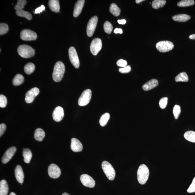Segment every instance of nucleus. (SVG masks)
Instances as JSON below:
<instances>
[{
    "label": "nucleus",
    "mask_w": 195,
    "mask_h": 195,
    "mask_svg": "<svg viewBox=\"0 0 195 195\" xmlns=\"http://www.w3.org/2000/svg\"><path fill=\"white\" fill-rule=\"evenodd\" d=\"M35 65L32 63H29L26 64L24 68L25 73L29 75L33 73L35 70Z\"/></svg>",
    "instance_id": "7c9ffc66"
},
{
    "label": "nucleus",
    "mask_w": 195,
    "mask_h": 195,
    "mask_svg": "<svg viewBox=\"0 0 195 195\" xmlns=\"http://www.w3.org/2000/svg\"><path fill=\"white\" fill-rule=\"evenodd\" d=\"M48 172L50 177L54 179L59 178L61 173L59 167L54 164L50 165L48 168Z\"/></svg>",
    "instance_id": "f8f14e48"
},
{
    "label": "nucleus",
    "mask_w": 195,
    "mask_h": 195,
    "mask_svg": "<svg viewBox=\"0 0 195 195\" xmlns=\"http://www.w3.org/2000/svg\"><path fill=\"white\" fill-rule=\"evenodd\" d=\"M110 118V114L109 113H106L102 115L100 118L99 123L102 126H105Z\"/></svg>",
    "instance_id": "2f4dec72"
},
{
    "label": "nucleus",
    "mask_w": 195,
    "mask_h": 195,
    "mask_svg": "<svg viewBox=\"0 0 195 195\" xmlns=\"http://www.w3.org/2000/svg\"><path fill=\"white\" fill-rule=\"evenodd\" d=\"M181 112V107L180 106L175 105L173 109V114L176 119H177Z\"/></svg>",
    "instance_id": "e433bc0d"
},
{
    "label": "nucleus",
    "mask_w": 195,
    "mask_h": 195,
    "mask_svg": "<svg viewBox=\"0 0 195 195\" xmlns=\"http://www.w3.org/2000/svg\"><path fill=\"white\" fill-rule=\"evenodd\" d=\"M189 39H195V34H193V35H191L189 37Z\"/></svg>",
    "instance_id": "de8ad7c7"
},
{
    "label": "nucleus",
    "mask_w": 195,
    "mask_h": 195,
    "mask_svg": "<svg viewBox=\"0 0 195 195\" xmlns=\"http://www.w3.org/2000/svg\"><path fill=\"white\" fill-rule=\"evenodd\" d=\"M116 64L118 67L123 68L127 66V62L125 60L120 59L118 60Z\"/></svg>",
    "instance_id": "79ce46f5"
},
{
    "label": "nucleus",
    "mask_w": 195,
    "mask_h": 195,
    "mask_svg": "<svg viewBox=\"0 0 195 195\" xmlns=\"http://www.w3.org/2000/svg\"><path fill=\"white\" fill-rule=\"evenodd\" d=\"M24 78L23 76L21 74H17L16 75L13 80V83L14 86H18L21 85L23 83Z\"/></svg>",
    "instance_id": "c85d7f7f"
},
{
    "label": "nucleus",
    "mask_w": 195,
    "mask_h": 195,
    "mask_svg": "<svg viewBox=\"0 0 195 195\" xmlns=\"http://www.w3.org/2000/svg\"><path fill=\"white\" fill-rule=\"evenodd\" d=\"M103 28L106 33L108 34L111 33L113 30V26L110 22L106 21L104 24Z\"/></svg>",
    "instance_id": "72a5a7b5"
},
{
    "label": "nucleus",
    "mask_w": 195,
    "mask_h": 195,
    "mask_svg": "<svg viewBox=\"0 0 195 195\" xmlns=\"http://www.w3.org/2000/svg\"><path fill=\"white\" fill-rule=\"evenodd\" d=\"M184 137L188 141L195 143V132L193 131H188L184 134Z\"/></svg>",
    "instance_id": "c756f323"
},
{
    "label": "nucleus",
    "mask_w": 195,
    "mask_h": 195,
    "mask_svg": "<svg viewBox=\"0 0 195 195\" xmlns=\"http://www.w3.org/2000/svg\"><path fill=\"white\" fill-rule=\"evenodd\" d=\"M118 23L120 24L124 25L126 23V20L125 19L118 20Z\"/></svg>",
    "instance_id": "49530a36"
},
{
    "label": "nucleus",
    "mask_w": 195,
    "mask_h": 195,
    "mask_svg": "<svg viewBox=\"0 0 195 195\" xmlns=\"http://www.w3.org/2000/svg\"><path fill=\"white\" fill-rule=\"evenodd\" d=\"M16 13L17 16L20 17H25L28 20H31L32 19V15L29 12L26 11L22 9L16 11Z\"/></svg>",
    "instance_id": "bb28decb"
},
{
    "label": "nucleus",
    "mask_w": 195,
    "mask_h": 195,
    "mask_svg": "<svg viewBox=\"0 0 195 195\" xmlns=\"http://www.w3.org/2000/svg\"><path fill=\"white\" fill-rule=\"evenodd\" d=\"M27 3L25 0H18L17 5L14 7V9L17 11L22 10L24 7Z\"/></svg>",
    "instance_id": "f704fd0d"
},
{
    "label": "nucleus",
    "mask_w": 195,
    "mask_h": 195,
    "mask_svg": "<svg viewBox=\"0 0 195 195\" xmlns=\"http://www.w3.org/2000/svg\"><path fill=\"white\" fill-rule=\"evenodd\" d=\"M69 57L70 61L74 67L78 68L80 67V61L79 58L75 48L70 47L68 51Z\"/></svg>",
    "instance_id": "6e6552de"
},
{
    "label": "nucleus",
    "mask_w": 195,
    "mask_h": 195,
    "mask_svg": "<svg viewBox=\"0 0 195 195\" xmlns=\"http://www.w3.org/2000/svg\"><path fill=\"white\" fill-rule=\"evenodd\" d=\"M71 148L73 152H79L82 151L83 149V146L80 141L77 139L73 138L71 140Z\"/></svg>",
    "instance_id": "dca6fc26"
},
{
    "label": "nucleus",
    "mask_w": 195,
    "mask_h": 195,
    "mask_svg": "<svg viewBox=\"0 0 195 195\" xmlns=\"http://www.w3.org/2000/svg\"><path fill=\"white\" fill-rule=\"evenodd\" d=\"M9 29V26L7 24L5 23L0 24V35H2L6 33Z\"/></svg>",
    "instance_id": "c9c22d12"
},
{
    "label": "nucleus",
    "mask_w": 195,
    "mask_h": 195,
    "mask_svg": "<svg viewBox=\"0 0 195 195\" xmlns=\"http://www.w3.org/2000/svg\"><path fill=\"white\" fill-rule=\"evenodd\" d=\"M49 6L52 11L58 13L60 9L59 2L58 0H50L49 1Z\"/></svg>",
    "instance_id": "aec40b11"
},
{
    "label": "nucleus",
    "mask_w": 195,
    "mask_h": 195,
    "mask_svg": "<svg viewBox=\"0 0 195 195\" xmlns=\"http://www.w3.org/2000/svg\"><path fill=\"white\" fill-rule=\"evenodd\" d=\"M110 11L112 15L115 17H118L120 14L121 9L115 3H112L111 5Z\"/></svg>",
    "instance_id": "a878e982"
},
{
    "label": "nucleus",
    "mask_w": 195,
    "mask_h": 195,
    "mask_svg": "<svg viewBox=\"0 0 195 195\" xmlns=\"http://www.w3.org/2000/svg\"><path fill=\"white\" fill-rule=\"evenodd\" d=\"M156 47L159 51L162 53H166L173 49L174 45L171 41H162L156 43Z\"/></svg>",
    "instance_id": "39448f33"
},
{
    "label": "nucleus",
    "mask_w": 195,
    "mask_h": 195,
    "mask_svg": "<svg viewBox=\"0 0 195 195\" xmlns=\"http://www.w3.org/2000/svg\"><path fill=\"white\" fill-rule=\"evenodd\" d=\"M9 195H17L14 193L11 192L10 194H9Z\"/></svg>",
    "instance_id": "8fccbe9b"
},
{
    "label": "nucleus",
    "mask_w": 195,
    "mask_h": 195,
    "mask_svg": "<svg viewBox=\"0 0 195 195\" xmlns=\"http://www.w3.org/2000/svg\"><path fill=\"white\" fill-rule=\"evenodd\" d=\"M65 71L64 64L61 62H58L55 64L53 74V79L56 82H59L63 77Z\"/></svg>",
    "instance_id": "f257e3e1"
},
{
    "label": "nucleus",
    "mask_w": 195,
    "mask_h": 195,
    "mask_svg": "<svg viewBox=\"0 0 195 195\" xmlns=\"http://www.w3.org/2000/svg\"><path fill=\"white\" fill-rule=\"evenodd\" d=\"M39 93V90L37 88H34L29 90L26 94L25 100L28 103H32L36 96Z\"/></svg>",
    "instance_id": "ddd939ff"
},
{
    "label": "nucleus",
    "mask_w": 195,
    "mask_h": 195,
    "mask_svg": "<svg viewBox=\"0 0 195 195\" xmlns=\"http://www.w3.org/2000/svg\"><path fill=\"white\" fill-rule=\"evenodd\" d=\"M64 116V111L63 108L60 106L55 108L54 111L53 119L55 122H59L63 119Z\"/></svg>",
    "instance_id": "2eb2a0df"
},
{
    "label": "nucleus",
    "mask_w": 195,
    "mask_h": 195,
    "mask_svg": "<svg viewBox=\"0 0 195 195\" xmlns=\"http://www.w3.org/2000/svg\"><path fill=\"white\" fill-rule=\"evenodd\" d=\"M17 148L15 146L11 147L6 150L2 158V162L3 164H6L11 159L14 155Z\"/></svg>",
    "instance_id": "4468645a"
},
{
    "label": "nucleus",
    "mask_w": 195,
    "mask_h": 195,
    "mask_svg": "<svg viewBox=\"0 0 195 195\" xmlns=\"http://www.w3.org/2000/svg\"><path fill=\"white\" fill-rule=\"evenodd\" d=\"M98 18L96 16H94L89 20L87 25L86 33L88 37H91L93 35L97 25Z\"/></svg>",
    "instance_id": "1a4fd4ad"
},
{
    "label": "nucleus",
    "mask_w": 195,
    "mask_h": 195,
    "mask_svg": "<svg viewBox=\"0 0 195 195\" xmlns=\"http://www.w3.org/2000/svg\"><path fill=\"white\" fill-rule=\"evenodd\" d=\"M23 155L24 157V161L26 163H29L32 157V152L29 148H24Z\"/></svg>",
    "instance_id": "b1692460"
},
{
    "label": "nucleus",
    "mask_w": 195,
    "mask_h": 195,
    "mask_svg": "<svg viewBox=\"0 0 195 195\" xmlns=\"http://www.w3.org/2000/svg\"><path fill=\"white\" fill-rule=\"evenodd\" d=\"M166 3L165 0H154L152 2V7L154 9H158L163 7Z\"/></svg>",
    "instance_id": "cd10ccee"
},
{
    "label": "nucleus",
    "mask_w": 195,
    "mask_h": 195,
    "mask_svg": "<svg viewBox=\"0 0 195 195\" xmlns=\"http://www.w3.org/2000/svg\"><path fill=\"white\" fill-rule=\"evenodd\" d=\"M20 37L21 39L26 41H33L37 39V36L35 32L32 30L25 29L22 30Z\"/></svg>",
    "instance_id": "0eeeda50"
},
{
    "label": "nucleus",
    "mask_w": 195,
    "mask_h": 195,
    "mask_svg": "<svg viewBox=\"0 0 195 195\" xmlns=\"http://www.w3.org/2000/svg\"><path fill=\"white\" fill-rule=\"evenodd\" d=\"M102 169L107 177L110 180H113L115 177V171L112 165L106 161H104L102 164Z\"/></svg>",
    "instance_id": "20e7f679"
},
{
    "label": "nucleus",
    "mask_w": 195,
    "mask_h": 195,
    "mask_svg": "<svg viewBox=\"0 0 195 195\" xmlns=\"http://www.w3.org/2000/svg\"><path fill=\"white\" fill-rule=\"evenodd\" d=\"M144 1H145L144 0H136V2L137 3L139 4Z\"/></svg>",
    "instance_id": "09e8293b"
},
{
    "label": "nucleus",
    "mask_w": 195,
    "mask_h": 195,
    "mask_svg": "<svg viewBox=\"0 0 195 195\" xmlns=\"http://www.w3.org/2000/svg\"><path fill=\"white\" fill-rule=\"evenodd\" d=\"M131 67L130 66H126V67L119 69V71L121 73H129L131 71Z\"/></svg>",
    "instance_id": "ea45409f"
},
{
    "label": "nucleus",
    "mask_w": 195,
    "mask_h": 195,
    "mask_svg": "<svg viewBox=\"0 0 195 195\" xmlns=\"http://www.w3.org/2000/svg\"><path fill=\"white\" fill-rule=\"evenodd\" d=\"M187 192L189 193H192L195 192V177L193 179L192 183L189 187Z\"/></svg>",
    "instance_id": "a19ab883"
},
{
    "label": "nucleus",
    "mask_w": 195,
    "mask_h": 195,
    "mask_svg": "<svg viewBox=\"0 0 195 195\" xmlns=\"http://www.w3.org/2000/svg\"><path fill=\"white\" fill-rule=\"evenodd\" d=\"M6 129V126L5 124L2 123L0 125V136L1 137L3 135Z\"/></svg>",
    "instance_id": "37998d69"
},
{
    "label": "nucleus",
    "mask_w": 195,
    "mask_h": 195,
    "mask_svg": "<svg viewBox=\"0 0 195 195\" xmlns=\"http://www.w3.org/2000/svg\"><path fill=\"white\" fill-rule=\"evenodd\" d=\"M137 175L139 183L141 185L145 184L149 176V170L148 167L145 164L141 165L138 169Z\"/></svg>",
    "instance_id": "f03ea898"
},
{
    "label": "nucleus",
    "mask_w": 195,
    "mask_h": 195,
    "mask_svg": "<svg viewBox=\"0 0 195 195\" xmlns=\"http://www.w3.org/2000/svg\"><path fill=\"white\" fill-rule=\"evenodd\" d=\"M102 48L101 40L99 38H95L92 40L90 46L91 53L94 55H96L101 50Z\"/></svg>",
    "instance_id": "9d476101"
},
{
    "label": "nucleus",
    "mask_w": 195,
    "mask_h": 195,
    "mask_svg": "<svg viewBox=\"0 0 195 195\" xmlns=\"http://www.w3.org/2000/svg\"><path fill=\"white\" fill-rule=\"evenodd\" d=\"M159 84L158 80L155 79H152L147 82L142 86L143 89L144 91H148L157 86Z\"/></svg>",
    "instance_id": "6ab92c4d"
},
{
    "label": "nucleus",
    "mask_w": 195,
    "mask_h": 195,
    "mask_svg": "<svg viewBox=\"0 0 195 195\" xmlns=\"http://www.w3.org/2000/svg\"><path fill=\"white\" fill-rule=\"evenodd\" d=\"M190 18L189 15L186 14H178L173 16L172 17V19L176 21L185 22L189 20Z\"/></svg>",
    "instance_id": "4be33fe9"
},
{
    "label": "nucleus",
    "mask_w": 195,
    "mask_h": 195,
    "mask_svg": "<svg viewBox=\"0 0 195 195\" xmlns=\"http://www.w3.org/2000/svg\"><path fill=\"white\" fill-rule=\"evenodd\" d=\"M92 96L91 90L87 89L84 91L78 100V104L80 106L87 105L89 103Z\"/></svg>",
    "instance_id": "423d86ee"
},
{
    "label": "nucleus",
    "mask_w": 195,
    "mask_h": 195,
    "mask_svg": "<svg viewBox=\"0 0 195 195\" xmlns=\"http://www.w3.org/2000/svg\"><path fill=\"white\" fill-rule=\"evenodd\" d=\"M175 80L177 82H187L189 81L188 76L186 72H182L176 76Z\"/></svg>",
    "instance_id": "393cba45"
},
{
    "label": "nucleus",
    "mask_w": 195,
    "mask_h": 195,
    "mask_svg": "<svg viewBox=\"0 0 195 195\" xmlns=\"http://www.w3.org/2000/svg\"><path fill=\"white\" fill-rule=\"evenodd\" d=\"M45 136V132L41 128H37L35 130L34 134V138L36 140L42 141Z\"/></svg>",
    "instance_id": "412c9836"
},
{
    "label": "nucleus",
    "mask_w": 195,
    "mask_h": 195,
    "mask_svg": "<svg viewBox=\"0 0 195 195\" xmlns=\"http://www.w3.org/2000/svg\"><path fill=\"white\" fill-rule=\"evenodd\" d=\"M7 104V99L5 96L1 94L0 95V107L5 108Z\"/></svg>",
    "instance_id": "4c0bfd02"
},
{
    "label": "nucleus",
    "mask_w": 195,
    "mask_h": 195,
    "mask_svg": "<svg viewBox=\"0 0 195 195\" xmlns=\"http://www.w3.org/2000/svg\"><path fill=\"white\" fill-rule=\"evenodd\" d=\"M15 176L18 182L21 184H23L24 182V176L23 169L20 165H17L15 168Z\"/></svg>",
    "instance_id": "a211bd4d"
},
{
    "label": "nucleus",
    "mask_w": 195,
    "mask_h": 195,
    "mask_svg": "<svg viewBox=\"0 0 195 195\" xmlns=\"http://www.w3.org/2000/svg\"><path fill=\"white\" fill-rule=\"evenodd\" d=\"M62 195H70L69 194H68L67 193H64Z\"/></svg>",
    "instance_id": "3c124183"
},
{
    "label": "nucleus",
    "mask_w": 195,
    "mask_h": 195,
    "mask_svg": "<svg viewBox=\"0 0 195 195\" xmlns=\"http://www.w3.org/2000/svg\"><path fill=\"white\" fill-rule=\"evenodd\" d=\"M9 192V186L6 181L2 180L0 182V195H7Z\"/></svg>",
    "instance_id": "5701e85b"
},
{
    "label": "nucleus",
    "mask_w": 195,
    "mask_h": 195,
    "mask_svg": "<svg viewBox=\"0 0 195 195\" xmlns=\"http://www.w3.org/2000/svg\"><path fill=\"white\" fill-rule=\"evenodd\" d=\"M114 33L115 34H122L123 33L122 30L120 28H116L114 29Z\"/></svg>",
    "instance_id": "a18cd8bd"
},
{
    "label": "nucleus",
    "mask_w": 195,
    "mask_h": 195,
    "mask_svg": "<svg viewBox=\"0 0 195 195\" xmlns=\"http://www.w3.org/2000/svg\"><path fill=\"white\" fill-rule=\"evenodd\" d=\"M85 1L78 0L75 4L74 7L73 15L74 17H77L80 14L84 7Z\"/></svg>",
    "instance_id": "f3484780"
},
{
    "label": "nucleus",
    "mask_w": 195,
    "mask_h": 195,
    "mask_svg": "<svg viewBox=\"0 0 195 195\" xmlns=\"http://www.w3.org/2000/svg\"><path fill=\"white\" fill-rule=\"evenodd\" d=\"M80 180L84 186L93 188L95 186L96 182L92 177L87 174H83L80 177Z\"/></svg>",
    "instance_id": "9b49d317"
},
{
    "label": "nucleus",
    "mask_w": 195,
    "mask_h": 195,
    "mask_svg": "<svg viewBox=\"0 0 195 195\" xmlns=\"http://www.w3.org/2000/svg\"><path fill=\"white\" fill-rule=\"evenodd\" d=\"M45 7L43 5H42L41 6L38 7L35 9V14L40 13L42 12L45 10Z\"/></svg>",
    "instance_id": "c03bdc74"
},
{
    "label": "nucleus",
    "mask_w": 195,
    "mask_h": 195,
    "mask_svg": "<svg viewBox=\"0 0 195 195\" xmlns=\"http://www.w3.org/2000/svg\"><path fill=\"white\" fill-rule=\"evenodd\" d=\"M195 3L193 0H183L179 2L178 6L180 7H186L193 6Z\"/></svg>",
    "instance_id": "473e14b6"
},
{
    "label": "nucleus",
    "mask_w": 195,
    "mask_h": 195,
    "mask_svg": "<svg viewBox=\"0 0 195 195\" xmlns=\"http://www.w3.org/2000/svg\"><path fill=\"white\" fill-rule=\"evenodd\" d=\"M168 103V98L163 97L161 99L159 102L160 107L162 109H163L166 107Z\"/></svg>",
    "instance_id": "58836bf2"
},
{
    "label": "nucleus",
    "mask_w": 195,
    "mask_h": 195,
    "mask_svg": "<svg viewBox=\"0 0 195 195\" xmlns=\"http://www.w3.org/2000/svg\"><path fill=\"white\" fill-rule=\"evenodd\" d=\"M17 51L21 57L25 58H31L35 54V50L31 46L27 45L19 46L17 48Z\"/></svg>",
    "instance_id": "7ed1b4c3"
}]
</instances>
